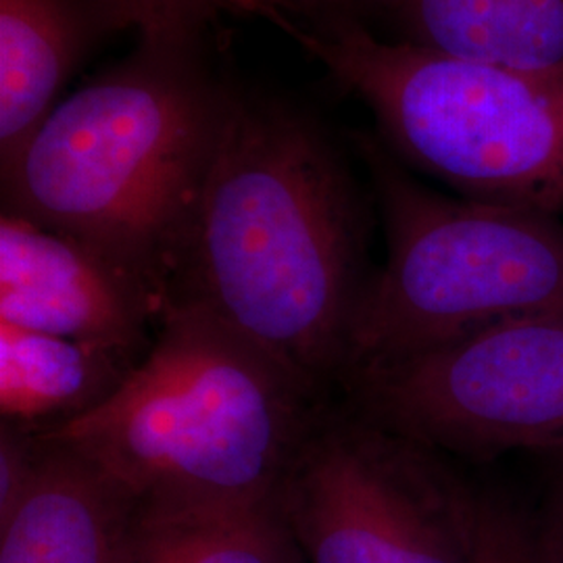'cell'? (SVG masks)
Segmentation results:
<instances>
[{
  "instance_id": "cell-15",
  "label": "cell",
  "mask_w": 563,
  "mask_h": 563,
  "mask_svg": "<svg viewBox=\"0 0 563 563\" xmlns=\"http://www.w3.org/2000/svg\"><path fill=\"white\" fill-rule=\"evenodd\" d=\"M474 551L476 563H541L534 523L493 490L478 493Z\"/></svg>"
},
{
  "instance_id": "cell-7",
  "label": "cell",
  "mask_w": 563,
  "mask_h": 563,
  "mask_svg": "<svg viewBox=\"0 0 563 563\" xmlns=\"http://www.w3.org/2000/svg\"><path fill=\"white\" fill-rule=\"evenodd\" d=\"M342 402L441 453L563 455V311L497 323L342 378Z\"/></svg>"
},
{
  "instance_id": "cell-9",
  "label": "cell",
  "mask_w": 563,
  "mask_h": 563,
  "mask_svg": "<svg viewBox=\"0 0 563 563\" xmlns=\"http://www.w3.org/2000/svg\"><path fill=\"white\" fill-rule=\"evenodd\" d=\"M41 439L34 481L0 520V563L134 562L136 501L80 453Z\"/></svg>"
},
{
  "instance_id": "cell-17",
  "label": "cell",
  "mask_w": 563,
  "mask_h": 563,
  "mask_svg": "<svg viewBox=\"0 0 563 563\" xmlns=\"http://www.w3.org/2000/svg\"><path fill=\"white\" fill-rule=\"evenodd\" d=\"M282 20L297 23H328V21H357L378 18L384 0H263ZM288 30V27H286Z\"/></svg>"
},
{
  "instance_id": "cell-5",
  "label": "cell",
  "mask_w": 563,
  "mask_h": 563,
  "mask_svg": "<svg viewBox=\"0 0 563 563\" xmlns=\"http://www.w3.org/2000/svg\"><path fill=\"white\" fill-rule=\"evenodd\" d=\"M357 148L380 207L386 260L367 286L344 376L497 323L563 311L562 220L446 197L380 142L357 139Z\"/></svg>"
},
{
  "instance_id": "cell-16",
  "label": "cell",
  "mask_w": 563,
  "mask_h": 563,
  "mask_svg": "<svg viewBox=\"0 0 563 563\" xmlns=\"http://www.w3.org/2000/svg\"><path fill=\"white\" fill-rule=\"evenodd\" d=\"M41 434L18 423L0 422V520L7 518L36 476Z\"/></svg>"
},
{
  "instance_id": "cell-4",
  "label": "cell",
  "mask_w": 563,
  "mask_h": 563,
  "mask_svg": "<svg viewBox=\"0 0 563 563\" xmlns=\"http://www.w3.org/2000/svg\"><path fill=\"white\" fill-rule=\"evenodd\" d=\"M288 34L369 107L405 167L463 199L563 222V65L457 59L357 21H292Z\"/></svg>"
},
{
  "instance_id": "cell-13",
  "label": "cell",
  "mask_w": 563,
  "mask_h": 563,
  "mask_svg": "<svg viewBox=\"0 0 563 563\" xmlns=\"http://www.w3.org/2000/svg\"><path fill=\"white\" fill-rule=\"evenodd\" d=\"M132 563H305V558L276 499L232 509L136 514Z\"/></svg>"
},
{
  "instance_id": "cell-3",
  "label": "cell",
  "mask_w": 563,
  "mask_h": 563,
  "mask_svg": "<svg viewBox=\"0 0 563 563\" xmlns=\"http://www.w3.org/2000/svg\"><path fill=\"white\" fill-rule=\"evenodd\" d=\"M228 92L202 57V36H141L130 57L57 102L0 167L2 211L95 246L165 299Z\"/></svg>"
},
{
  "instance_id": "cell-2",
  "label": "cell",
  "mask_w": 563,
  "mask_h": 563,
  "mask_svg": "<svg viewBox=\"0 0 563 563\" xmlns=\"http://www.w3.org/2000/svg\"><path fill=\"white\" fill-rule=\"evenodd\" d=\"M330 395L209 316L165 307L118 390L44 439L95 463L141 516L278 499Z\"/></svg>"
},
{
  "instance_id": "cell-11",
  "label": "cell",
  "mask_w": 563,
  "mask_h": 563,
  "mask_svg": "<svg viewBox=\"0 0 563 563\" xmlns=\"http://www.w3.org/2000/svg\"><path fill=\"white\" fill-rule=\"evenodd\" d=\"M395 41L504 67L563 65V0H384Z\"/></svg>"
},
{
  "instance_id": "cell-18",
  "label": "cell",
  "mask_w": 563,
  "mask_h": 563,
  "mask_svg": "<svg viewBox=\"0 0 563 563\" xmlns=\"http://www.w3.org/2000/svg\"><path fill=\"white\" fill-rule=\"evenodd\" d=\"M534 539L541 563H563V455L547 488L543 516L534 523Z\"/></svg>"
},
{
  "instance_id": "cell-12",
  "label": "cell",
  "mask_w": 563,
  "mask_h": 563,
  "mask_svg": "<svg viewBox=\"0 0 563 563\" xmlns=\"http://www.w3.org/2000/svg\"><path fill=\"white\" fill-rule=\"evenodd\" d=\"M134 360L0 322V422L48 430L107 401Z\"/></svg>"
},
{
  "instance_id": "cell-10",
  "label": "cell",
  "mask_w": 563,
  "mask_h": 563,
  "mask_svg": "<svg viewBox=\"0 0 563 563\" xmlns=\"http://www.w3.org/2000/svg\"><path fill=\"white\" fill-rule=\"evenodd\" d=\"M104 0H0V167L55 109L63 84L104 34Z\"/></svg>"
},
{
  "instance_id": "cell-14",
  "label": "cell",
  "mask_w": 563,
  "mask_h": 563,
  "mask_svg": "<svg viewBox=\"0 0 563 563\" xmlns=\"http://www.w3.org/2000/svg\"><path fill=\"white\" fill-rule=\"evenodd\" d=\"M120 30L141 36H202L220 13L267 18L278 27L286 21L263 0H104Z\"/></svg>"
},
{
  "instance_id": "cell-1",
  "label": "cell",
  "mask_w": 563,
  "mask_h": 563,
  "mask_svg": "<svg viewBox=\"0 0 563 563\" xmlns=\"http://www.w3.org/2000/svg\"><path fill=\"white\" fill-rule=\"evenodd\" d=\"M367 242L362 188L322 125L230 88L165 307L209 316L330 395L376 272Z\"/></svg>"
},
{
  "instance_id": "cell-6",
  "label": "cell",
  "mask_w": 563,
  "mask_h": 563,
  "mask_svg": "<svg viewBox=\"0 0 563 563\" xmlns=\"http://www.w3.org/2000/svg\"><path fill=\"white\" fill-rule=\"evenodd\" d=\"M278 507L305 563H476L478 488L342 401L325 405Z\"/></svg>"
},
{
  "instance_id": "cell-8",
  "label": "cell",
  "mask_w": 563,
  "mask_h": 563,
  "mask_svg": "<svg viewBox=\"0 0 563 563\" xmlns=\"http://www.w3.org/2000/svg\"><path fill=\"white\" fill-rule=\"evenodd\" d=\"M163 292L86 242L15 213L0 216V322L141 362Z\"/></svg>"
}]
</instances>
